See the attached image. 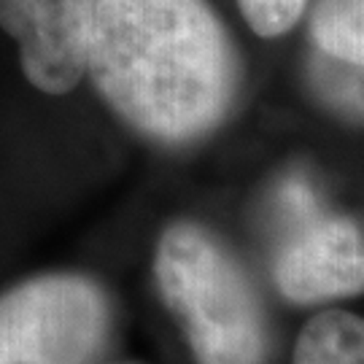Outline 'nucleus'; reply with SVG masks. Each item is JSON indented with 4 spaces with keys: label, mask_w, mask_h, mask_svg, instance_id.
I'll return each mask as SVG.
<instances>
[{
    "label": "nucleus",
    "mask_w": 364,
    "mask_h": 364,
    "mask_svg": "<svg viewBox=\"0 0 364 364\" xmlns=\"http://www.w3.org/2000/svg\"><path fill=\"white\" fill-rule=\"evenodd\" d=\"M84 76L135 132L186 146L230 117L243 68L208 0H95Z\"/></svg>",
    "instance_id": "nucleus-1"
},
{
    "label": "nucleus",
    "mask_w": 364,
    "mask_h": 364,
    "mask_svg": "<svg viewBox=\"0 0 364 364\" xmlns=\"http://www.w3.org/2000/svg\"><path fill=\"white\" fill-rule=\"evenodd\" d=\"M156 291L197 364H267L270 321L246 267L197 221L168 224L154 248Z\"/></svg>",
    "instance_id": "nucleus-2"
},
{
    "label": "nucleus",
    "mask_w": 364,
    "mask_h": 364,
    "mask_svg": "<svg viewBox=\"0 0 364 364\" xmlns=\"http://www.w3.org/2000/svg\"><path fill=\"white\" fill-rule=\"evenodd\" d=\"M114 305L90 273L46 270L0 291V364H97Z\"/></svg>",
    "instance_id": "nucleus-3"
},
{
    "label": "nucleus",
    "mask_w": 364,
    "mask_h": 364,
    "mask_svg": "<svg viewBox=\"0 0 364 364\" xmlns=\"http://www.w3.org/2000/svg\"><path fill=\"white\" fill-rule=\"evenodd\" d=\"M284 237L273 262L278 291L294 305L364 294V235L346 216L326 213L305 176L278 189Z\"/></svg>",
    "instance_id": "nucleus-4"
},
{
    "label": "nucleus",
    "mask_w": 364,
    "mask_h": 364,
    "mask_svg": "<svg viewBox=\"0 0 364 364\" xmlns=\"http://www.w3.org/2000/svg\"><path fill=\"white\" fill-rule=\"evenodd\" d=\"M95 0H0V30L16 43L25 78L43 95H68L87 73Z\"/></svg>",
    "instance_id": "nucleus-5"
},
{
    "label": "nucleus",
    "mask_w": 364,
    "mask_h": 364,
    "mask_svg": "<svg viewBox=\"0 0 364 364\" xmlns=\"http://www.w3.org/2000/svg\"><path fill=\"white\" fill-rule=\"evenodd\" d=\"M291 364H364V316L338 308L316 313L299 332Z\"/></svg>",
    "instance_id": "nucleus-6"
},
{
    "label": "nucleus",
    "mask_w": 364,
    "mask_h": 364,
    "mask_svg": "<svg viewBox=\"0 0 364 364\" xmlns=\"http://www.w3.org/2000/svg\"><path fill=\"white\" fill-rule=\"evenodd\" d=\"M311 36L326 57L364 65V0H313Z\"/></svg>",
    "instance_id": "nucleus-7"
},
{
    "label": "nucleus",
    "mask_w": 364,
    "mask_h": 364,
    "mask_svg": "<svg viewBox=\"0 0 364 364\" xmlns=\"http://www.w3.org/2000/svg\"><path fill=\"white\" fill-rule=\"evenodd\" d=\"M308 78L313 95L329 111L351 122H364V65L343 63L316 49L311 57Z\"/></svg>",
    "instance_id": "nucleus-8"
},
{
    "label": "nucleus",
    "mask_w": 364,
    "mask_h": 364,
    "mask_svg": "<svg viewBox=\"0 0 364 364\" xmlns=\"http://www.w3.org/2000/svg\"><path fill=\"white\" fill-rule=\"evenodd\" d=\"M248 27L262 38H278L297 25L308 0H237Z\"/></svg>",
    "instance_id": "nucleus-9"
}]
</instances>
